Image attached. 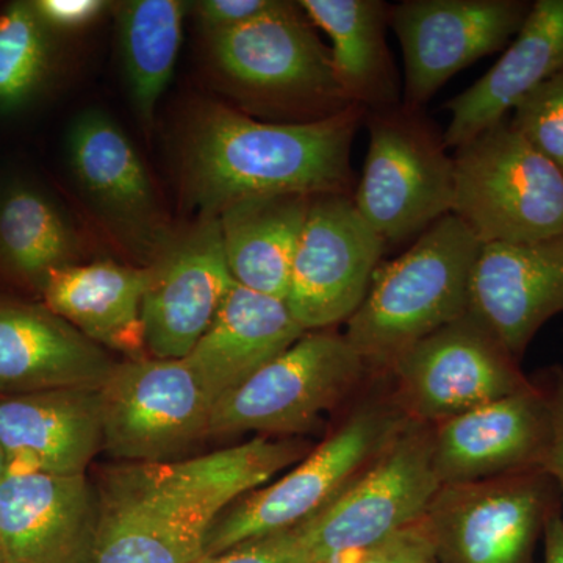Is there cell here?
Here are the masks:
<instances>
[{
  "label": "cell",
  "mask_w": 563,
  "mask_h": 563,
  "mask_svg": "<svg viewBox=\"0 0 563 563\" xmlns=\"http://www.w3.org/2000/svg\"><path fill=\"white\" fill-rule=\"evenodd\" d=\"M70 169L103 217L140 247L162 251L161 211L146 166L124 132L102 111H85L68 139Z\"/></svg>",
  "instance_id": "obj_21"
},
{
  "label": "cell",
  "mask_w": 563,
  "mask_h": 563,
  "mask_svg": "<svg viewBox=\"0 0 563 563\" xmlns=\"http://www.w3.org/2000/svg\"><path fill=\"white\" fill-rule=\"evenodd\" d=\"M52 68V33L32 2H11L0 11V113L27 106Z\"/></svg>",
  "instance_id": "obj_29"
},
{
  "label": "cell",
  "mask_w": 563,
  "mask_h": 563,
  "mask_svg": "<svg viewBox=\"0 0 563 563\" xmlns=\"http://www.w3.org/2000/svg\"><path fill=\"white\" fill-rule=\"evenodd\" d=\"M551 413V439L542 470L553 477L563 503V369H551L540 380Z\"/></svg>",
  "instance_id": "obj_35"
},
{
  "label": "cell",
  "mask_w": 563,
  "mask_h": 563,
  "mask_svg": "<svg viewBox=\"0 0 563 563\" xmlns=\"http://www.w3.org/2000/svg\"><path fill=\"white\" fill-rule=\"evenodd\" d=\"M199 563H314L301 525L236 544Z\"/></svg>",
  "instance_id": "obj_32"
},
{
  "label": "cell",
  "mask_w": 563,
  "mask_h": 563,
  "mask_svg": "<svg viewBox=\"0 0 563 563\" xmlns=\"http://www.w3.org/2000/svg\"><path fill=\"white\" fill-rule=\"evenodd\" d=\"M117 362L44 303L0 296V396L101 388Z\"/></svg>",
  "instance_id": "obj_20"
},
{
  "label": "cell",
  "mask_w": 563,
  "mask_h": 563,
  "mask_svg": "<svg viewBox=\"0 0 563 563\" xmlns=\"http://www.w3.org/2000/svg\"><path fill=\"white\" fill-rule=\"evenodd\" d=\"M144 346L155 358H185L209 331L235 280L217 217L168 240L150 266Z\"/></svg>",
  "instance_id": "obj_15"
},
{
  "label": "cell",
  "mask_w": 563,
  "mask_h": 563,
  "mask_svg": "<svg viewBox=\"0 0 563 563\" xmlns=\"http://www.w3.org/2000/svg\"><path fill=\"white\" fill-rule=\"evenodd\" d=\"M369 144L355 207L387 247L415 242L453 213L454 161L424 110L368 111Z\"/></svg>",
  "instance_id": "obj_7"
},
{
  "label": "cell",
  "mask_w": 563,
  "mask_h": 563,
  "mask_svg": "<svg viewBox=\"0 0 563 563\" xmlns=\"http://www.w3.org/2000/svg\"><path fill=\"white\" fill-rule=\"evenodd\" d=\"M393 398L415 422L437 426L531 387L517 358L466 313L413 344L388 369Z\"/></svg>",
  "instance_id": "obj_12"
},
{
  "label": "cell",
  "mask_w": 563,
  "mask_h": 563,
  "mask_svg": "<svg viewBox=\"0 0 563 563\" xmlns=\"http://www.w3.org/2000/svg\"><path fill=\"white\" fill-rule=\"evenodd\" d=\"M150 269L114 262L77 263L47 277L44 306L101 347L144 357L143 298Z\"/></svg>",
  "instance_id": "obj_24"
},
{
  "label": "cell",
  "mask_w": 563,
  "mask_h": 563,
  "mask_svg": "<svg viewBox=\"0 0 563 563\" xmlns=\"http://www.w3.org/2000/svg\"><path fill=\"white\" fill-rule=\"evenodd\" d=\"M185 3L131 0L118 10L120 46L133 107L147 125L172 80L181 44Z\"/></svg>",
  "instance_id": "obj_28"
},
{
  "label": "cell",
  "mask_w": 563,
  "mask_h": 563,
  "mask_svg": "<svg viewBox=\"0 0 563 563\" xmlns=\"http://www.w3.org/2000/svg\"><path fill=\"white\" fill-rule=\"evenodd\" d=\"M561 495L544 470L442 485L424 515L439 563H532Z\"/></svg>",
  "instance_id": "obj_9"
},
{
  "label": "cell",
  "mask_w": 563,
  "mask_h": 563,
  "mask_svg": "<svg viewBox=\"0 0 563 563\" xmlns=\"http://www.w3.org/2000/svg\"><path fill=\"white\" fill-rule=\"evenodd\" d=\"M432 462L442 485L476 483L542 468L551 413L539 384L431 426Z\"/></svg>",
  "instance_id": "obj_16"
},
{
  "label": "cell",
  "mask_w": 563,
  "mask_h": 563,
  "mask_svg": "<svg viewBox=\"0 0 563 563\" xmlns=\"http://www.w3.org/2000/svg\"><path fill=\"white\" fill-rule=\"evenodd\" d=\"M510 122L563 173V70L526 96Z\"/></svg>",
  "instance_id": "obj_30"
},
{
  "label": "cell",
  "mask_w": 563,
  "mask_h": 563,
  "mask_svg": "<svg viewBox=\"0 0 563 563\" xmlns=\"http://www.w3.org/2000/svg\"><path fill=\"white\" fill-rule=\"evenodd\" d=\"M303 13L331 38L333 73L351 103L368 111L401 106L402 88L385 31L383 0H301Z\"/></svg>",
  "instance_id": "obj_25"
},
{
  "label": "cell",
  "mask_w": 563,
  "mask_h": 563,
  "mask_svg": "<svg viewBox=\"0 0 563 563\" xmlns=\"http://www.w3.org/2000/svg\"><path fill=\"white\" fill-rule=\"evenodd\" d=\"M306 443L255 437L168 462H125L103 473L91 563H199L233 503L309 454Z\"/></svg>",
  "instance_id": "obj_1"
},
{
  "label": "cell",
  "mask_w": 563,
  "mask_h": 563,
  "mask_svg": "<svg viewBox=\"0 0 563 563\" xmlns=\"http://www.w3.org/2000/svg\"><path fill=\"white\" fill-rule=\"evenodd\" d=\"M481 247L451 213L398 258L380 263L343 333L369 372H388L413 344L468 313Z\"/></svg>",
  "instance_id": "obj_3"
},
{
  "label": "cell",
  "mask_w": 563,
  "mask_h": 563,
  "mask_svg": "<svg viewBox=\"0 0 563 563\" xmlns=\"http://www.w3.org/2000/svg\"><path fill=\"white\" fill-rule=\"evenodd\" d=\"M279 0H201L195 3L196 16L207 32L242 25L274 9Z\"/></svg>",
  "instance_id": "obj_34"
},
{
  "label": "cell",
  "mask_w": 563,
  "mask_h": 563,
  "mask_svg": "<svg viewBox=\"0 0 563 563\" xmlns=\"http://www.w3.org/2000/svg\"><path fill=\"white\" fill-rule=\"evenodd\" d=\"M103 450L125 462H168L209 435L214 401L185 358L117 363L99 388Z\"/></svg>",
  "instance_id": "obj_11"
},
{
  "label": "cell",
  "mask_w": 563,
  "mask_h": 563,
  "mask_svg": "<svg viewBox=\"0 0 563 563\" xmlns=\"http://www.w3.org/2000/svg\"><path fill=\"white\" fill-rule=\"evenodd\" d=\"M437 563H439V561H437Z\"/></svg>",
  "instance_id": "obj_39"
},
{
  "label": "cell",
  "mask_w": 563,
  "mask_h": 563,
  "mask_svg": "<svg viewBox=\"0 0 563 563\" xmlns=\"http://www.w3.org/2000/svg\"><path fill=\"white\" fill-rule=\"evenodd\" d=\"M470 313L520 361L536 333L563 312V233L525 244H483Z\"/></svg>",
  "instance_id": "obj_18"
},
{
  "label": "cell",
  "mask_w": 563,
  "mask_h": 563,
  "mask_svg": "<svg viewBox=\"0 0 563 563\" xmlns=\"http://www.w3.org/2000/svg\"><path fill=\"white\" fill-rule=\"evenodd\" d=\"M33 9L44 27L54 33L77 32L88 27L109 7L103 0H33Z\"/></svg>",
  "instance_id": "obj_33"
},
{
  "label": "cell",
  "mask_w": 563,
  "mask_h": 563,
  "mask_svg": "<svg viewBox=\"0 0 563 563\" xmlns=\"http://www.w3.org/2000/svg\"><path fill=\"white\" fill-rule=\"evenodd\" d=\"M410 421L395 398L362 402L290 472L233 503L211 529L202 559L309 520L357 479Z\"/></svg>",
  "instance_id": "obj_5"
},
{
  "label": "cell",
  "mask_w": 563,
  "mask_h": 563,
  "mask_svg": "<svg viewBox=\"0 0 563 563\" xmlns=\"http://www.w3.org/2000/svg\"><path fill=\"white\" fill-rule=\"evenodd\" d=\"M318 563H437L424 518L368 550L350 551Z\"/></svg>",
  "instance_id": "obj_31"
},
{
  "label": "cell",
  "mask_w": 563,
  "mask_h": 563,
  "mask_svg": "<svg viewBox=\"0 0 563 563\" xmlns=\"http://www.w3.org/2000/svg\"><path fill=\"white\" fill-rule=\"evenodd\" d=\"M368 372L344 335L303 333L246 383L214 402L209 435L310 431Z\"/></svg>",
  "instance_id": "obj_8"
},
{
  "label": "cell",
  "mask_w": 563,
  "mask_h": 563,
  "mask_svg": "<svg viewBox=\"0 0 563 563\" xmlns=\"http://www.w3.org/2000/svg\"><path fill=\"white\" fill-rule=\"evenodd\" d=\"M0 563H7L5 554H3L2 544H0Z\"/></svg>",
  "instance_id": "obj_38"
},
{
  "label": "cell",
  "mask_w": 563,
  "mask_h": 563,
  "mask_svg": "<svg viewBox=\"0 0 563 563\" xmlns=\"http://www.w3.org/2000/svg\"><path fill=\"white\" fill-rule=\"evenodd\" d=\"M307 333L284 299L233 285L217 317L185 361L217 402Z\"/></svg>",
  "instance_id": "obj_23"
},
{
  "label": "cell",
  "mask_w": 563,
  "mask_h": 563,
  "mask_svg": "<svg viewBox=\"0 0 563 563\" xmlns=\"http://www.w3.org/2000/svg\"><path fill=\"white\" fill-rule=\"evenodd\" d=\"M81 257L79 233L35 185L13 181L0 190V273L41 292L47 277Z\"/></svg>",
  "instance_id": "obj_27"
},
{
  "label": "cell",
  "mask_w": 563,
  "mask_h": 563,
  "mask_svg": "<svg viewBox=\"0 0 563 563\" xmlns=\"http://www.w3.org/2000/svg\"><path fill=\"white\" fill-rule=\"evenodd\" d=\"M453 214L481 244L563 233V173L504 118L454 150Z\"/></svg>",
  "instance_id": "obj_6"
},
{
  "label": "cell",
  "mask_w": 563,
  "mask_h": 563,
  "mask_svg": "<svg viewBox=\"0 0 563 563\" xmlns=\"http://www.w3.org/2000/svg\"><path fill=\"white\" fill-rule=\"evenodd\" d=\"M310 202L307 196H265L243 199L214 214L236 284L285 301Z\"/></svg>",
  "instance_id": "obj_26"
},
{
  "label": "cell",
  "mask_w": 563,
  "mask_h": 563,
  "mask_svg": "<svg viewBox=\"0 0 563 563\" xmlns=\"http://www.w3.org/2000/svg\"><path fill=\"white\" fill-rule=\"evenodd\" d=\"M440 488L431 426L410 421L357 479L301 523L314 563L368 550L418 523Z\"/></svg>",
  "instance_id": "obj_10"
},
{
  "label": "cell",
  "mask_w": 563,
  "mask_h": 563,
  "mask_svg": "<svg viewBox=\"0 0 563 563\" xmlns=\"http://www.w3.org/2000/svg\"><path fill=\"white\" fill-rule=\"evenodd\" d=\"M365 114L351 107L328 120L265 122L217 103L206 107L185 140L188 192L213 217L250 198L352 196V143Z\"/></svg>",
  "instance_id": "obj_2"
},
{
  "label": "cell",
  "mask_w": 563,
  "mask_h": 563,
  "mask_svg": "<svg viewBox=\"0 0 563 563\" xmlns=\"http://www.w3.org/2000/svg\"><path fill=\"white\" fill-rule=\"evenodd\" d=\"M9 472L85 474L103 450L99 388H54L0 398Z\"/></svg>",
  "instance_id": "obj_19"
},
{
  "label": "cell",
  "mask_w": 563,
  "mask_h": 563,
  "mask_svg": "<svg viewBox=\"0 0 563 563\" xmlns=\"http://www.w3.org/2000/svg\"><path fill=\"white\" fill-rule=\"evenodd\" d=\"M98 493L87 474L7 472L0 544L7 563H91Z\"/></svg>",
  "instance_id": "obj_17"
},
{
  "label": "cell",
  "mask_w": 563,
  "mask_h": 563,
  "mask_svg": "<svg viewBox=\"0 0 563 563\" xmlns=\"http://www.w3.org/2000/svg\"><path fill=\"white\" fill-rule=\"evenodd\" d=\"M563 70V0H537L523 27L488 73L446 102L448 150L507 118L526 96Z\"/></svg>",
  "instance_id": "obj_22"
},
{
  "label": "cell",
  "mask_w": 563,
  "mask_h": 563,
  "mask_svg": "<svg viewBox=\"0 0 563 563\" xmlns=\"http://www.w3.org/2000/svg\"><path fill=\"white\" fill-rule=\"evenodd\" d=\"M388 247L350 195L312 198L285 303L306 332L347 322L362 306Z\"/></svg>",
  "instance_id": "obj_13"
},
{
  "label": "cell",
  "mask_w": 563,
  "mask_h": 563,
  "mask_svg": "<svg viewBox=\"0 0 563 563\" xmlns=\"http://www.w3.org/2000/svg\"><path fill=\"white\" fill-rule=\"evenodd\" d=\"M543 563H563V517L561 510L551 515L543 532Z\"/></svg>",
  "instance_id": "obj_36"
},
{
  "label": "cell",
  "mask_w": 563,
  "mask_h": 563,
  "mask_svg": "<svg viewBox=\"0 0 563 563\" xmlns=\"http://www.w3.org/2000/svg\"><path fill=\"white\" fill-rule=\"evenodd\" d=\"M531 7L526 0H404L391 7L406 68L404 106L424 110L455 74L506 49Z\"/></svg>",
  "instance_id": "obj_14"
},
{
  "label": "cell",
  "mask_w": 563,
  "mask_h": 563,
  "mask_svg": "<svg viewBox=\"0 0 563 563\" xmlns=\"http://www.w3.org/2000/svg\"><path fill=\"white\" fill-rule=\"evenodd\" d=\"M9 472V465H7L5 454H3L2 446H0V479L5 476Z\"/></svg>",
  "instance_id": "obj_37"
},
{
  "label": "cell",
  "mask_w": 563,
  "mask_h": 563,
  "mask_svg": "<svg viewBox=\"0 0 563 563\" xmlns=\"http://www.w3.org/2000/svg\"><path fill=\"white\" fill-rule=\"evenodd\" d=\"M209 36L213 65L263 113L312 122L357 107L340 87L331 49L299 2L279 0L262 16Z\"/></svg>",
  "instance_id": "obj_4"
}]
</instances>
